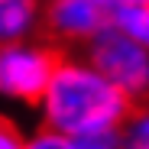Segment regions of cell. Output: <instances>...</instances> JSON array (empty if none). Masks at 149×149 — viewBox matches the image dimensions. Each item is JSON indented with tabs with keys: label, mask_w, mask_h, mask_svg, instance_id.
Returning <instances> with one entry per match:
<instances>
[{
	"label": "cell",
	"mask_w": 149,
	"mask_h": 149,
	"mask_svg": "<svg viewBox=\"0 0 149 149\" xmlns=\"http://www.w3.org/2000/svg\"><path fill=\"white\" fill-rule=\"evenodd\" d=\"M62 49L55 42H3L0 52V88L10 101L39 107L62 62Z\"/></svg>",
	"instance_id": "7a4b0ae2"
},
{
	"label": "cell",
	"mask_w": 149,
	"mask_h": 149,
	"mask_svg": "<svg viewBox=\"0 0 149 149\" xmlns=\"http://www.w3.org/2000/svg\"><path fill=\"white\" fill-rule=\"evenodd\" d=\"M117 0H45L42 29L49 42L62 45H88L107 26L117 23Z\"/></svg>",
	"instance_id": "277c9868"
},
{
	"label": "cell",
	"mask_w": 149,
	"mask_h": 149,
	"mask_svg": "<svg viewBox=\"0 0 149 149\" xmlns=\"http://www.w3.org/2000/svg\"><path fill=\"white\" fill-rule=\"evenodd\" d=\"M26 149H78V143H74V136H65V133H58V130L42 127V130H36V133L29 136Z\"/></svg>",
	"instance_id": "ba28073f"
},
{
	"label": "cell",
	"mask_w": 149,
	"mask_h": 149,
	"mask_svg": "<svg viewBox=\"0 0 149 149\" xmlns=\"http://www.w3.org/2000/svg\"><path fill=\"white\" fill-rule=\"evenodd\" d=\"M136 101L101 74L84 55H62L55 78L42 97V127L65 136H88L123 130Z\"/></svg>",
	"instance_id": "6da1fadb"
},
{
	"label": "cell",
	"mask_w": 149,
	"mask_h": 149,
	"mask_svg": "<svg viewBox=\"0 0 149 149\" xmlns=\"http://www.w3.org/2000/svg\"><path fill=\"white\" fill-rule=\"evenodd\" d=\"M117 26L133 39H139L143 45H149V7H120Z\"/></svg>",
	"instance_id": "52a82bcc"
},
{
	"label": "cell",
	"mask_w": 149,
	"mask_h": 149,
	"mask_svg": "<svg viewBox=\"0 0 149 149\" xmlns=\"http://www.w3.org/2000/svg\"><path fill=\"white\" fill-rule=\"evenodd\" d=\"M39 0H0V36L3 42H26L42 23Z\"/></svg>",
	"instance_id": "5b68a950"
},
{
	"label": "cell",
	"mask_w": 149,
	"mask_h": 149,
	"mask_svg": "<svg viewBox=\"0 0 149 149\" xmlns=\"http://www.w3.org/2000/svg\"><path fill=\"white\" fill-rule=\"evenodd\" d=\"M26 143H29V136L13 123V117L0 120V149H26Z\"/></svg>",
	"instance_id": "9c48e42d"
},
{
	"label": "cell",
	"mask_w": 149,
	"mask_h": 149,
	"mask_svg": "<svg viewBox=\"0 0 149 149\" xmlns=\"http://www.w3.org/2000/svg\"><path fill=\"white\" fill-rule=\"evenodd\" d=\"M84 58L136 104L149 101V45L123 33L117 23L84 45Z\"/></svg>",
	"instance_id": "3957f363"
},
{
	"label": "cell",
	"mask_w": 149,
	"mask_h": 149,
	"mask_svg": "<svg viewBox=\"0 0 149 149\" xmlns=\"http://www.w3.org/2000/svg\"><path fill=\"white\" fill-rule=\"evenodd\" d=\"M117 7H149V0H117Z\"/></svg>",
	"instance_id": "30bf717a"
},
{
	"label": "cell",
	"mask_w": 149,
	"mask_h": 149,
	"mask_svg": "<svg viewBox=\"0 0 149 149\" xmlns=\"http://www.w3.org/2000/svg\"><path fill=\"white\" fill-rule=\"evenodd\" d=\"M120 133L123 149H149V104H136Z\"/></svg>",
	"instance_id": "8992f818"
}]
</instances>
